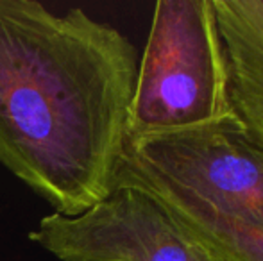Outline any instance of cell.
I'll return each instance as SVG.
<instances>
[{"label":"cell","instance_id":"cell-2","mask_svg":"<svg viewBox=\"0 0 263 261\" xmlns=\"http://www.w3.org/2000/svg\"><path fill=\"white\" fill-rule=\"evenodd\" d=\"M233 115L213 0H158L138 59L127 139Z\"/></svg>","mask_w":263,"mask_h":261},{"label":"cell","instance_id":"cell-6","mask_svg":"<svg viewBox=\"0 0 263 261\" xmlns=\"http://www.w3.org/2000/svg\"><path fill=\"white\" fill-rule=\"evenodd\" d=\"M233 113L263 147V0H213Z\"/></svg>","mask_w":263,"mask_h":261},{"label":"cell","instance_id":"cell-5","mask_svg":"<svg viewBox=\"0 0 263 261\" xmlns=\"http://www.w3.org/2000/svg\"><path fill=\"white\" fill-rule=\"evenodd\" d=\"M118 185L135 186L153 195L177 227L201 245L211 258L220 261H263V231L228 218L201 198L122 159L115 175V186Z\"/></svg>","mask_w":263,"mask_h":261},{"label":"cell","instance_id":"cell-4","mask_svg":"<svg viewBox=\"0 0 263 261\" xmlns=\"http://www.w3.org/2000/svg\"><path fill=\"white\" fill-rule=\"evenodd\" d=\"M29 240L59 261H208L147 192L118 185L76 216H43Z\"/></svg>","mask_w":263,"mask_h":261},{"label":"cell","instance_id":"cell-7","mask_svg":"<svg viewBox=\"0 0 263 261\" xmlns=\"http://www.w3.org/2000/svg\"><path fill=\"white\" fill-rule=\"evenodd\" d=\"M210 256V254H208ZM208 261H220V259H217V258H211V256H210V259Z\"/></svg>","mask_w":263,"mask_h":261},{"label":"cell","instance_id":"cell-1","mask_svg":"<svg viewBox=\"0 0 263 261\" xmlns=\"http://www.w3.org/2000/svg\"><path fill=\"white\" fill-rule=\"evenodd\" d=\"M136 73L113 25L0 0V163L58 215L86 211L115 186Z\"/></svg>","mask_w":263,"mask_h":261},{"label":"cell","instance_id":"cell-3","mask_svg":"<svg viewBox=\"0 0 263 261\" xmlns=\"http://www.w3.org/2000/svg\"><path fill=\"white\" fill-rule=\"evenodd\" d=\"M122 161L263 231V147L236 115L129 138Z\"/></svg>","mask_w":263,"mask_h":261}]
</instances>
